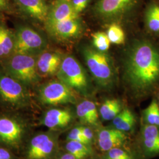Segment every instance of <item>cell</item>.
Returning a JSON list of instances; mask_svg holds the SVG:
<instances>
[{
  "label": "cell",
  "mask_w": 159,
  "mask_h": 159,
  "mask_svg": "<svg viewBox=\"0 0 159 159\" xmlns=\"http://www.w3.org/2000/svg\"><path fill=\"white\" fill-rule=\"evenodd\" d=\"M123 79L139 100L153 96L159 89V40L146 34L133 41L125 52Z\"/></svg>",
  "instance_id": "cell-1"
},
{
  "label": "cell",
  "mask_w": 159,
  "mask_h": 159,
  "mask_svg": "<svg viewBox=\"0 0 159 159\" xmlns=\"http://www.w3.org/2000/svg\"><path fill=\"white\" fill-rule=\"evenodd\" d=\"M82 54L86 66L97 84L103 89H110L116 79V71L111 58L106 52L85 46Z\"/></svg>",
  "instance_id": "cell-2"
},
{
  "label": "cell",
  "mask_w": 159,
  "mask_h": 159,
  "mask_svg": "<svg viewBox=\"0 0 159 159\" xmlns=\"http://www.w3.org/2000/svg\"><path fill=\"white\" fill-rule=\"evenodd\" d=\"M27 85L0 70V105L10 109H20L29 106L31 102Z\"/></svg>",
  "instance_id": "cell-3"
},
{
  "label": "cell",
  "mask_w": 159,
  "mask_h": 159,
  "mask_svg": "<svg viewBox=\"0 0 159 159\" xmlns=\"http://www.w3.org/2000/svg\"><path fill=\"white\" fill-rule=\"evenodd\" d=\"M145 0H96L92 7L95 17L104 22L116 23L139 10Z\"/></svg>",
  "instance_id": "cell-4"
},
{
  "label": "cell",
  "mask_w": 159,
  "mask_h": 159,
  "mask_svg": "<svg viewBox=\"0 0 159 159\" xmlns=\"http://www.w3.org/2000/svg\"><path fill=\"white\" fill-rule=\"evenodd\" d=\"M6 58L2 64V70L7 74L27 86L33 85L40 80L36 56L13 53Z\"/></svg>",
  "instance_id": "cell-5"
},
{
  "label": "cell",
  "mask_w": 159,
  "mask_h": 159,
  "mask_svg": "<svg viewBox=\"0 0 159 159\" xmlns=\"http://www.w3.org/2000/svg\"><path fill=\"white\" fill-rule=\"evenodd\" d=\"M58 80L71 89L81 94L87 95L90 84L84 68L71 56L64 57L57 73Z\"/></svg>",
  "instance_id": "cell-6"
},
{
  "label": "cell",
  "mask_w": 159,
  "mask_h": 159,
  "mask_svg": "<svg viewBox=\"0 0 159 159\" xmlns=\"http://www.w3.org/2000/svg\"><path fill=\"white\" fill-rule=\"evenodd\" d=\"M14 34L15 47L13 53L36 56L45 50L47 47L45 38L34 29L21 25L17 28Z\"/></svg>",
  "instance_id": "cell-7"
},
{
  "label": "cell",
  "mask_w": 159,
  "mask_h": 159,
  "mask_svg": "<svg viewBox=\"0 0 159 159\" xmlns=\"http://www.w3.org/2000/svg\"><path fill=\"white\" fill-rule=\"evenodd\" d=\"M73 90L60 80H53L42 85L39 89V98L42 103L56 106L75 102Z\"/></svg>",
  "instance_id": "cell-8"
},
{
  "label": "cell",
  "mask_w": 159,
  "mask_h": 159,
  "mask_svg": "<svg viewBox=\"0 0 159 159\" xmlns=\"http://www.w3.org/2000/svg\"><path fill=\"white\" fill-rule=\"evenodd\" d=\"M26 133V126L20 120L11 116H0V143L18 147Z\"/></svg>",
  "instance_id": "cell-9"
},
{
  "label": "cell",
  "mask_w": 159,
  "mask_h": 159,
  "mask_svg": "<svg viewBox=\"0 0 159 159\" xmlns=\"http://www.w3.org/2000/svg\"><path fill=\"white\" fill-rule=\"evenodd\" d=\"M46 28L52 37L61 41L75 39L81 35L83 30L80 17L46 24Z\"/></svg>",
  "instance_id": "cell-10"
},
{
  "label": "cell",
  "mask_w": 159,
  "mask_h": 159,
  "mask_svg": "<svg viewBox=\"0 0 159 159\" xmlns=\"http://www.w3.org/2000/svg\"><path fill=\"white\" fill-rule=\"evenodd\" d=\"M57 145L56 139L51 133H43L34 136L29 144V159H47L50 157Z\"/></svg>",
  "instance_id": "cell-11"
},
{
  "label": "cell",
  "mask_w": 159,
  "mask_h": 159,
  "mask_svg": "<svg viewBox=\"0 0 159 159\" xmlns=\"http://www.w3.org/2000/svg\"><path fill=\"white\" fill-rule=\"evenodd\" d=\"M140 144L143 155L150 158L159 154V127L143 124L140 134Z\"/></svg>",
  "instance_id": "cell-12"
},
{
  "label": "cell",
  "mask_w": 159,
  "mask_h": 159,
  "mask_svg": "<svg viewBox=\"0 0 159 159\" xmlns=\"http://www.w3.org/2000/svg\"><path fill=\"white\" fill-rule=\"evenodd\" d=\"M63 58L56 51H43L37 57V68L41 76L48 77L57 74Z\"/></svg>",
  "instance_id": "cell-13"
},
{
  "label": "cell",
  "mask_w": 159,
  "mask_h": 159,
  "mask_svg": "<svg viewBox=\"0 0 159 159\" xmlns=\"http://www.w3.org/2000/svg\"><path fill=\"white\" fill-rule=\"evenodd\" d=\"M127 140L125 132L115 128L102 129L99 131L97 135L98 146L104 152L113 148H121Z\"/></svg>",
  "instance_id": "cell-14"
},
{
  "label": "cell",
  "mask_w": 159,
  "mask_h": 159,
  "mask_svg": "<svg viewBox=\"0 0 159 159\" xmlns=\"http://www.w3.org/2000/svg\"><path fill=\"white\" fill-rule=\"evenodd\" d=\"M79 17L74 10L71 0H56L49 8L46 24Z\"/></svg>",
  "instance_id": "cell-15"
},
{
  "label": "cell",
  "mask_w": 159,
  "mask_h": 159,
  "mask_svg": "<svg viewBox=\"0 0 159 159\" xmlns=\"http://www.w3.org/2000/svg\"><path fill=\"white\" fill-rule=\"evenodd\" d=\"M146 33L159 39V0H148L143 10Z\"/></svg>",
  "instance_id": "cell-16"
},
{
  "label": "cell",
  "mask_w": 159,
  "mask_h": 159,
  "mask_svg": "<svg viewBox=\"0 0 159 159\" xmlns=\"http://www.w3.org/2000/svg\"><path fill=\"white\" fill-rule=\"evenodd\" d=\"M73 119V115L69 110L52 108L45 113L42 123L47 127L56 130L68 126Z\"/></svg>",
  "instance_id": "cell-17"
},
{
  "label": "cell",
  "mask_w": 159,
  "mask_h": 159,
  "mask_svg": "<svg viewBox=\"0 0 159 159\" xmlns=\"http://www.w3.org/2000/svg\"><path fill=\"white\" fill-rule=\"evenodd\" d=\"M17 2L30 16L40 21H46L49 7L44 0H17Z\"/></svg>",
  "instance_id": "cell-18"
},
{
  "label": "cell",
  "mask_w": 159,
  "mask_h": 159,
  "mask_svg": "<svg viewBox=\"0 0 159 159\" xmlns=\"http://www.w3.org/2000/svg\"><path fill=\"white\" fill-rule=\"evenodd\" d=\"M77 116L80 121L84 125H98V113L96 104L90 100H85L77 106Z\"/></svg>",
  "instance_id": "cell-19"
},
{
  "label": "cell",
  "mask_w": 159,
  "mask_h": 159,
  "mask_svg": "<svg viewBox=\"0 0 159 159\" xmlns=\"http://www.w3.org/2000/svg\"><path fill=\"white\" fill-rule=\"evenodd\" d=\"M15 47V34L4 25H0V57L10 56Z\"/></svg>",
  "instance_id": "cell-20"
},
{
  "label": "cell",
  "mask_w": 159,
  "mask_h": 159,
  "mask_svg": "<svg viewBox=\"0 0 159 159\" xmlns=\"http://www.w3.org/2000/svg\"><path fill=\"white\" fill-rule=\"evenodd\" d=\"M136 122V117L129 108L122 110L113 120L114 128L123 132H128L134 127Z\"/></svg>",
  "instance_id": "cell-21"
},
{
  "label": "cell",
  "mask_w": 159,
  "mask_h": 159,
  "mask_svg": "<svg viewBox=\"0 0 159 159\" xmlns=\"http://www.w3.org/2000/svg\"><path fill=\"white\" fill-rule=\"evenodd\" d=\"M122 111L121 104L117 99H108L103 102L100 108V114L102 120H113Z\"/></svg>",
  "instance_id": "cell-22"
},
{
  "label": "cell",
  "mask_w": 159,
  "mask_h": 159,
  "mask_svg": "<svg viewBox=\"0 0 159 159\" xmlns=\"http://www.w3.org/2000/svg\"><path fill=\"white\" fill-rule=\"evenodd\" d=\"M143 124L156 125L159 127V105L155 98L142 111Z\"/></svg>",
  "instance_id": "cell-23"
},
{
  "label": "cell",
  "mask_w": 159,
  "mask_h": 159,
  "mask_svg": "<svg viewBox=\"0 0 159 159\" xmlns=\"http://www.w3.org/2000/svg\"><path fill=\"white\" fill-rule=\"evenodd\" d=\"M66 150L75 159H85L91 154L90 145L75 141H68L66 145Z\"/></svg>",
  "instance_id": "cell-24"
},
{
  "label": "cell",
  "mask_w": 159,
  "mask_h": 159,
  "mask_svg": "<svg viewBox=\"0 0 159 159\" xmlns=\"http://www.w3.org/2000/svg\"><path fill=\"white\" fill-rule=\"evenodd\" d=\"M107 35L111 43L115 44H122L125 40V34L119 25L112 23L109 27Z\"/></svg>",
  "instance_id": "cell-25"
},
{
  "label": "cell",
  "mask_w": 159,
  "mask_h": 159,
  "mask_svg": "<svg viewBox=\"0 0 159 159\" xmlns=\"http://www.w3.org/2000/svg\"><path fill=\"white\" fill-rule=\"evenodd\" d=\"M110 41L107 34L102 32H98L93 35V44L97 50L106 52L110 46Z\"/></svg>",
  "instance_id": "cell-26"
},
{
  "label": "cell",
  "mask_w": 159,
  "mask_h": 159,
  "mask_svg": "<svg viewBox=\"0 0 159 159\" xmlns=\"http://www.w3.org/2000/svg\"><path fill=\"white\" fill-rule=\"evenodd\" d=\"M133 158L131 155L120 148H113L106 152L104 159H125Z\"/></svg>",
  "instance_id": "cell-27"
},
{
  "label": "cell",
  "mask_w": 159,
  "mask_h": 159,
  "mask_svg": "<svg viewBox=\"0 0 159 159\" xmlns=\"http://www.w3.org/2000/svg\"><path fill=\"white\" fill-rule=\"evenodd\" d=\"M67 140L68 141H75L90 145L83 134L81 127H75L70 131L67 136Z\"/></svg>",
  "instance_id": "cell-28"
},
{
  "label": "cell",
  "mask_w": 159,
  "mask_h": 159,
  "mask_svg": "<svg viewBox=\"0 0 159 159\" xmlns=\"http://www.w3.org/2000/svg\"><path fill=\"white\" fill-rule=\"evenodd\" d=\"M74 10L80 14L88 7L91 0H71Z\"/></svg>",
  "instance_id": "cell-29"
},
{
  "label": "cell",
  "mask_w": 159,
  "mask_h": 159,
  "mask_svg": "<svg viewBox=\"0 0 159 159\" xmlns=\"http://www.w3.org/2000/svg\"><path fill=\"white\" fill-rule=\"evenodd\" d=\"M81 128L84 137L86 141L89 143V144H90L91 142L93 141V138H94V134L93 131L91 130L90 128L86 126L81 127Z\"/></svg>",
  "instance_id": "cell-30"
},
{
  "label": "cell",
  "mask_w": 159,
  "mask_h": 159,
  "mask_svg": "<svg viewBox=\"0 0 159 159\" xmlns=\"http://www.w3.org/2000/svg\"><path fill=\"white\" fill-rule=\"evenodd\" d=\"M11 154L4 148H0V159H12Z\"/></svg>",
  "instance_id": "cell-31"
},
{
  "label": "cell",
  "mask_w": 159,
  "mask_h": 159,
  "mask_svg": "<svg viewBox=\"0 0 159 159\" xmlns=\"http://www.w3.org/2000/svg\"><path fill=\"white\" fill-rule=\"evenodd\" d=\"M59 159H75L74 156L70 153H67L64 154L63 156H61Z\"/></svg>",
  "instance_id": "cell-32"
},
{
  "label": "cell",
  "mask_w": 159,
  "mask_h": 159,
  "mask_svg": "<svg viewBox=\"0 0 159 159\" xmlns=\"http://www.w3.org/2000/svg\"><path fill=\"white\" fill-rule=\"evenodd\" d=\"M7 7V0H0V11L6 9Z\"/></svg>",
  "instance_id": "cell-33"
},
{
  "label": "cell",
  "mask_w": 159,
  "mask_h": 159,
  "mask_svg": "<svg viewBox=\"0 0 159 159\" xmlns=\"http://www.w3.org/2000/svg\"><path fill=\"white\" fill-rule=\"evenodd\" d=\"M154 98H155L157 101V102H158L159 105V89L156 91V92L154 93L153 95Z\"/></svg>",
  "instance_id": "cell-34"
},
{
  "label": "cell",
  "mask_w": 159,
  "mask_h": 159,
  "mask_svg": "<svg viewBox=\"0 0 159 159\" xmlns=\"http://www.w3.org/2000/svg\"><path fill=\"white\" fill-rule=\"evenodd\" d=\"M134 159L133 158H131V159Z\"/></svg>",
  "instance_id": "cell-35"
}]
</instances>
